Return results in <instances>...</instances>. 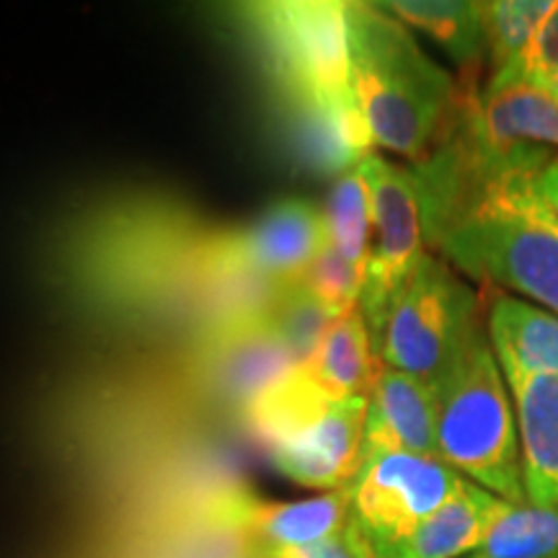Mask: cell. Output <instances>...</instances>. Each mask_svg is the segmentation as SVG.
I'll use <instances>...</instances> for the list:
<instances>
[{"instance_id":"10","label":"cell","mask_w":558,"mask_h":558,"mask_svg":"<svg viewBox=\"0 0 558 558\" xmlns=\"http://www.w3.org/2000/svg\"><path fill=\"white\" fill-rule=\"evenodd\" d=\"M202 378L213 393L241 409L256 403L295 369L288 347L269 329L267 316L215 326L199 357Z\"/></svg>"},{"instance_id":"1","label":"cell","mask_w":558,"mask_h":558,"mask_svg":"<svg viewBox=\"0 0 558 558\" xmlns=\"http://www.w3.org/2000/svg\"><path fill=\"white\" fill-rule=\"evenodd\" d=\"M476 96L463 88L448 135L411 169L424 241L463 275L538 300L558 316V220L541 194L554 153L492 143Z\"/></svg>"},{"instance_id":"2","label":"cell","mask_w":558,"mask_h":558,"mask_svg":"<svg viewBox=\"0 0 558 558\" xmlns=\"http://www.w3.org/2000/svg\"><path fill=\"white\" fill-rule=\"evenodd\" d=\"M352 94L375 145L424 160L448 135L463 88L380 3H347Z\"/></svg>"},{"instance_id":"26","label":"cell","mask_w":558,"mask_h":558,"mask_svg":"<svg viewBox=\"0 0 558 558\" xmlns=\"http://www.w3.org/2000/svg\"><path fill=\"white\" fill-rule=\"evenodd\" d=\"M541 194L558 220V156L550 158L541 173Z\"/></svg>"},{"instance_id":"15","label":"cell","mask_w":558,"mask_h":558,"mask_svg":"<svg viewBox=\"0 0 558 558\" xmlns=\"http://www.w3.org/2000/svg\"><path fill=\"white\" fill-rule=\"evenodd\" d=\"M507 501L465 481L448 505L418 525L407 541L378 558H460L478 550Z\"/></svg>"},{"instance_id":"18","label":"cell","mask_w":558,"mask_h":558,"mask_svg":"<svg viewBox=\"0 0 558 558\" xmlns=\"http://www.w3.org/2000/svg\"><path fill=\"white\" fill-rule=\"evenodd\" d=\"M401 24L424 32L471 75L486 54V32L481 3L465 0H393L380 3Z\"/></svg>"},{"instance_id":"4","label":"cell","mask_w":558,"mask_h":558,"mask_svg":"<svg viewBox=\"0 0 558 558\" xmlns=\"http://www.w3.org/2000/svg\"><path fill=\"white\" fill-rule=\"evenodd\" d=\"M259 41L292 114L329 111L354 101L347 3H248L241 9Z\"/></svg>"},{"instance_id":"5","label":"cell","mask_w":558,"mask_h":558,"mask_svg":"<svg viewBox=\"0 0 558 558\" xmlns=\"http://www.w3.org/2000/svg\"><path fill=\"white\" fill-rule=\"evenodd\" d=\"M478 326L473 290L448 264L424 254L396 292L375 337V352L386 367L435 388Z\"/></svg>"},{"instance_id":"12","label":"cell","mask_w":558,"mask_h":558,"mask_svg":"<svg viewBox=\"0 0 558 558\" xmlns=\"http://www.w3.org/2000/svg\"><path fill=\"white\" fill-rule=\"evenodd\" d=\"M501 375L518 409L527 501L541 509H558V375L525 373L512 365L501 367Z\"/></svg>"},{"instance_id":"17","label":"cell","mask_w":558,"mask_h":558,"mask_svg":"<svg viewBox=\"0 0 558 558\" xmlns=\"http://www.w3.org/2000/svg\"><path fill=\"white\" fill-rule=\"evenodd\" d=\"M313 380L324 390L326 399L347 401L369 396L378 375L386 369L383 360L375 352L373 337L362 318L360 308L341 316L331 331L326 333L316 360L311 365Z\"/></svg>"},{"instance_id":"16","label":"cell","mask_w":558,"mask_h":558,"mask_svg":"<svg viewBox=\"0 0 558 558\" xmlns=\"http://www.w3.org/2000/svg\"><path fill=\"white\" fill-rule=\"evenodd\" d=\"M488 337L499 365L525 373L558 375V316L535 305L494 292L488 308Z\"/></svg>"},{"instance_id":"3","label":"cell","mask_w":558,"mask_h":558,"mask_svg":"<svg viewBox=\"0 0 558 558\" xmlns=\"http://www.w3.org/2000/svg\"><path fill=\"white\" fill-rule=\"evenodd\" d=\"M484 329L471 333L437 380V456L509 505H527L520 432Z\"/></svg>"},{"instance_id":"24","label":"cell","mask_w":558,"mask_h":558,"mask_svg":"<svg viewBox=\"0 0 558 558\" xmlns=\"http://www.w3.org/2000/svg\"><path fill=\"white\" fill-rule=\"evenodd\" d=\"M505 70L525 75V78L541 83V86L558 94V3H554V9L543 19L535 37L530 39L527 50Z\"/></svg>"},{"instance_id":"9","label":"cell","mask_w":558,"mask_h":558,"mask_svg":"<svg viewBox=\"0 0 558 558\" xmlns=\"http://www.w3.org/2000/svg\"><path fill=\"white\" fill-rule=\"evenodd\" d=\"M365 418L367 396L333 401L269 445L267 456L282 476L300 486L326 492L349 488L362 465Z\"/></svg>"},{"instance_id":"7","label":"cell","mask_w":558,"mask_h":558,"mask_svg":"<svg viewBox=\"0 0 558 558\" xmlns=\"http://www.w3.org/2000/svg\"><path fill=\"white\" fill-rule=\"evenodd\" d=\"M360 173L373 205V246L357 308L375 344L396 292L422 262L424 230L411 169L373 153L360 163Z\"/></svg>"},{"instance_id":"22","label":"cell","mask_w":558,"mask_h":558,"mask_svg":"<svg viewBox=\"0 0 558 558\" xmlns=\"http://www.w3.org/2000/svg\"><path fill=\"white\" fill-rule=\"evenodd\" d=\"M550 9H554L550 0H494V3H481L486 52L494 73L512 65L527 50L530 39L535 37Z\"/></svg>"},{"instance_id":"8","label":"cell","mask_w":558,"mask_h":558,"mask_svg":"<svg viewBox=\"0 0 558 558\" xmlns=\"http://www.w3.org/2000/svg\"><path fill=\"white\" fill-rule=\"evenodd\" d=\"M326 246V215L313 202L279 199L248 226L209 241L205 264L222 277L292 284L303 279Z\"/></svg>"},{"instance_id":"6","label":"cell","mask_w":558,"mask_h":558,"mask_svg":"<svg viewBox=\"0 0 558 558\" xmlns=\"http://www.w3.org/2000/svg\"><path fill=\"white\" fill-rule=\"evenodd\" d=\"M463 484L465 478L439 458L401 450L362 452L357 476L349 484L352 522L378 558L448 505Z\"/></svg>"},{"instance_id":"21","label":"cell","mask_w":558,"mask_h":558,"mask_svg":"<svg viewBox=\"0 0 558 558\" xmlns=\"http://www.w3.org/2000/svg\"><path fill=\"white\" fill-rule=\"evenodd\" d=\"M324 215L331 246L367 275L369 246H373V205L360 166L333 181Z\"/></svg>"},{"instance_id":"11","label":"cell","mask_w":558,"mask_h":558,"mask_svg":"<svg viewBox=\"0 0 558 558\" xmlns=\"http://www.w3.org/2000/svg\"><path fill=\"white\" fill-rule=\"evenodd\" d=\"M230 525L241 533L246 550L275 558L331 538L352 520L349 488L298 501L241 499L228 509Z\"/></svg>"},{"instance_id":"19","label":"cell","mask_w":558,"mask_h":558,"mask_svg":"<svg viewBox=\"0 0 558 558\" xmlns=\"http://www.w3.org/2000/svg\"><path fill=\"white\" fill-rule=\"evenodd\" d=\"M337 320V313L329 305L320 303L303 282L284 284L267 313L269 329L288 347L290 357L295 360L298 367L311 365L316 360L326 333L331 331Z\"/></svg>"},{"instance_id":"13","label":"cell","mask_w":558,"mask_h":558,"mask_svg":"<svg viewBox=\"0 0 558 558\" xmlns=\"http://www.w3.org/2000/svg\"><path fill=\"white\" fill-rule=\"evenodd\" d=\"M437 456V393L429 383L386 367L367 396L362 452Z\"/></svg>"},{"instance_id":"14","label":"cell","mask_w":558,"mask_h":558,"mask_svg":"<svg viewBox=\"0 0 558 558\" xmlns=\"http://www.w3.org/2000/svg\"><path fill=\"white\" fill-rule=\"evenodd\" d=\"M476 111L492 143L558 145V94L512 70L492 75L478 94Z\"/></svg>"},{"instance_id":"25","label":"cell","mask_w":558,"mask_h":558,"mask_svg":"<svg viewBox=\"0 0 558 558\" xmlns=\"http://www.w3.org/2000/svg\"><path fill=\"white\" fill-rule=\"evenodd\" d=\"M275 558H373V554H369L367 541L362 538L357 525L349 520V525L339 530L337 535H331V538L298 550H288V554H279Z\"/></svg>"},{"instance_id":"20","label":"cell","mask_w":558,"mask_h":558,"mask_svg":"<svg viewBox=\"0 0 558 558\" xmlns=\"http://www.w3.org/2000/svg\"><path fill=\"white\" fill-rule=\"evenodd\" d=\"M471 558H558V509L507 501Z\"/></svg>"},{"instance_id":"27","label":"cell","mask_w":558,"mask_h":558,"mask_svg":"<svg viewBox=\"0 0 558 558\" xmlns=\"http://www.w3.org/2000/svg\"><path fill=\"white\" fill-rule=\"evenodd\" d=\"M241 558H269V556H259V554H251V550H246V548H243V554H241Z\"/></svg>"},{"instance_id":"23","label":"cell","mask_w":558,"mask_h":558,"mask_svg":"<svg viewBox=\"0 0 558 558\" xmlns=\"http://www.w3.org/2000/svg\"><path fill=\"white\" fill-rule=\"evenodd\" d=\"M300 282L341 318L360 305L362 288H365V271L349 264L329 243Z\"/></svg>"}]
</instances>
